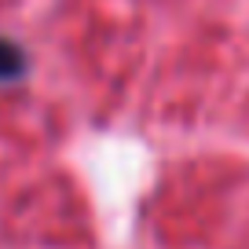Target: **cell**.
Segmentation results:
<instances>
[{"instance_id":"obj_1","label":"cell","mask_w":249,"mask_h":249,"mask_svg":"<svg viewBox=\"0 0 249 249\" xmlns=\"http://www.w3.org/2000/svg\"><path fill=\"white\" fill-rule=\"evenodd\" d=\"M30 70V55L18 40L0 37V85H11V81H22Z\"/></svg>"}]
</instances>
